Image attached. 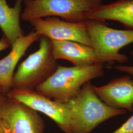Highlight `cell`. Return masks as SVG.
<instances>
[{"label":"cell","mask_w":133,"mask_h":133,"mask_svg":"<svg viewBox=\"0 0 133 133\" xmlns=\"http://www.w3.org/2000/svg\"><path fill=\"white\" fill-rule=\"evenodd\" d=\"M104 75V65L64 66L56 70L35 90L61 104H66L77 95L88 82Z\"/></svg>","instance_id":"cell-1"},{"label":"cell","mask_w":133,"mask_h":133,"mask_svg":"<svg viewBox=\"0 0 133 133\" xmlns=\"http://www.w3.org/2000/svg\"><path fill=\"white\" fill-rule=\"evenodd\" d=\"M65 104L71 112V133H90L105 121L127 112L126 110L115 109L105 105L95 94L90 81Z\"/></svg>","instance_id":"cell-2"},{"label":"cell","mask_w":133,"mask_h":133,"mask_svg":"<svg viewBox=\"0 0 133 133\" xmlns=\"http://www.w3.org/2000/svg\"><path fill=\"white\" fill-rule=\"evenodd\" d=\"M85 23L98 64L112 65L128 61V56L119 51L133 43V30L111 28L99 20H87Z\"/></svg>","instance_id":"cell-3"},{"label":"cell","mask_w":133,"mask_h":133,"mask_svg":"<svg viewBox=\"0 0 133 133\" xmlns=\"http://www.w3.org/2000/svg\"><path fill=\"white\" fill-rule=\"evenodd\" d=\"M23 4L21 19L24 21L57 17L82 22L87 20V14L102 4V0H23Z\"/></svg>","instance_id":"cell-4"},{"label":"cell","mask_w":133,"mask_h":133,"mask_svg":"<svg viewBox=\"0 0 133 133\" xmlns=\"http://www.w3.org/2000/svg\"><path fill=\"white\" fill-rule=\"evenodd\" d=\"M39 40V48L20 64L14 74L12 88L35 90L56 70L59 65L53 55L51 40L43 36Z\"/></svg>","instance_id":"cell-5"},{"label":"cell","mask_w":133,"mask_h":133,"mask_svg":"<svg viewBox=\"0 0 133 133\" xmlns=\"http://www.w3.org/2000/svg\"><path fill=\"white\" fill-rule=\"evenodd\" d=\"M6 96L48 116L64 133H71V115L66 104L56 102L35 90L12 88Z\"/></svg>","instance_id":"cell-6"},{"label":"cell","mask_w":133,"mask_h":133,"mask_svg":"<svg viewBox=\"0 0 133 133\" xmlns=\"http://www.w3.org/2000/svg\"><path fill=\"white\" fill-rule=\"evenodd\" d=\"M0 118L12 133H43L45 124L38 112L5 95L0 104Z\"/></svg>","instance_id":"cell-7"},{"label":"cell","mask_w":133,"mask_h":133,"mask_svg":"<svg viewBox=\"0 0 133 133\" xmlns=\"http://www.w3.org/2000/svg\"><path fill=\"white\" fill-rule=\"evenodd\" d=\"M29 22L40 37L54 41H75L91 46L85 22H73L57 17H48Z\"/></svg>","instance_id":"cell-8"},{"label":"cell","mask_w":133,"mask_h":133,"mask_svg":"<svg viewBox=\"0 0 133 133\" xmlns=\"http://www.w3.org/2000/svg\"><path fill=\"white\" fill-rule=\"evenodd\" d=\"M95 94L110 108L133 111V80L129 75L114 79L104 85H92Z\"/></svg>","instance_id":"cell-9"},{"label":"cell","mask_w":133,"mask_h":133,"mask_svg":"<svg viewBox=\"0 0 133 133\" xmlns=\"http://www.w3.org/2000/svg\"><path fill=\"white\" fill-rule=\"evenodd\" d=\"M40 37L34 30L27 35L20 37L11 44L10 53L0 60V88L3 94L6 95L12 88L14 69L20 59Z\"/></svg>","instance_id":"cell-10"},{"label":"cell","mask_w":133,"mask_h":133,"mask_svg":"<svg viewBox=\"0 0 133 133\" xmlns=\"http://www.w3.org/2000/svg\"><path fill=\"white\" fill-rule=\"evenodd\" d=\"M53 55L57 60L64 59L75 66H88L98 64L91 46L71 41L51 40Z\"/></svg>","instance_id":"cell-11"},{"label":"cell","mask_w":133,"mask_h":133,"mask_svg":"<svg viewBox=\"0 0 133 133\" xmlns=\"http://www.w3.org/2000/svg\"><path fill=\"white\" fill-rule=\"evenodd\" d=\"M86 20L115 21L123 24L127 30H133V0H117L107 5L102 4L87 14Z\"/></svg>","instance_id":"cell-12"},{"label":"cell","mask_w":133,"mask_h":133,"mask_svg":"<svg viewBox=\"0 0 133 133\" xmlns=\"http://www.w3.org/2000/svg\"><path fill=\"white\" fill-rule=\"evenodd\" d=\"M23 0H16L14 6L10 7L7 0H0V28L3 36L10 44L24 35L20 25Z\"/></svg>","instance_id":"cell-13"},{"label":"cell","mask_w":133,"mask_h":133,"mask_svg":"<svg viewBox=\"0 0 133 133\" xmlns=\"http://www.w3.org/2000/svg\"><path fill=\"white\" fill-rule=\"evenodd\" d=\"M111 133H133V114L120 127Z\"/></svg>","instance_id":"cell-14"},{"label":"cell","mask_w":133,"mask_h":133,"mask_svg":"<svg viewBox=\"0 0 133 133\" xmlns=\"http://www.w3.org/2000/svg\"><path fill=\"white\" fill-rule=\"evenodd\" d=\"M118 71L127 74L129 76H133V66L125 65H117L114 67Z\"/></svg>","instance_id":"cell-15"},{"label":"cell","mask_w":133,"mask_h":133,"mask_svg":"<svg viewBox=\"0 0 133 133\" xmlns=\"http://www.w3.org/2000/svg\"><path fill=\"white\" fill-rule=\"evenodd\" d=\"M10 46H11V45L9 42L4 37H3L2 38L0 39V51L7 49Z\"/></svg>","instance_id":"cell-16"},{"label":"cell","mask_w":133,"mask_h":133,"mask_svg":"<svg viewBox=\"0 0 133 133\" xmlns=\"http://www.w3.org/2000/svg\"><path fill=\"white\" fill-rule=\"evenodd\" d=\"M0 133H12L10 129L5 123V122L0 118Z\"/></svg>","instance_id":"cell-17"},{"label":"cell","mask_w":133,"mask_h":133,"mask_svg":"<svg viewBox=\"0 0 133 133\" xmlns=\"http://www.w3.org/2000/svg\"><path fill=\"white\" fill-rule=\"evenodd\" d=\"M5 95L3 94L2 93H0V104L3 102V101L4 99Z\"/></svg>","instance_id":"cell-18"},{"label":"cell","mask_w":133,"mask_h":133,"mask_svg":"<svg viewBox=\"0 0 133 133\" xmlns=\"http://www.w3.org/2000/svg\"><path fill=\"white\" fill-rule=\"evenodd\" d=\"M131 56H132V57L133 58V49L131 51Z\"/></svg>","instance_id":"cell-19"},{"label":"cell","mask_w":133,"mask_h":133,"mask_svg":"<svg viewBox=\"0 0 133 133\" xmlns=\"http://www.w3.org/2000/svg\"><path fill=\"white\" fill-rule=\"evenodd\" d=\"M0 93H1V88H0Z\"/></svg>","instance_id":"cell-20"}]
</instances>
